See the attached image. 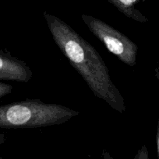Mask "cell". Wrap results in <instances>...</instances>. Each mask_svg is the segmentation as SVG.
I'll return each mask as SVG.
<instances>
[{
	"label": "cell",
	"mask_w": 159,
	"mask_h": 159,
	"mask_svg": "<svg viewBox=\"0 0 159 159\" xmlns=\"http://www.w3.org/2000/svg\"><path fill=\"white\" fill-rule=\"evenodd\" d=\"M148 158H149L148 151L145 145L142 146L141 148L137 152V155L134 156V159H148Z\"/></svg>",
	"instance_id": "7"
},
{
	"label": "cell",
	"mask_w": 159,
	"mask_h": 159,
	"mask_svg": "<svg viewBox=\"0 0 159 159\" xmlns=\"http://www.w3.org/2000/svg\"><path fill=\"white\" fill-rule=\"evenodd\" d=\"M13 87L9 84L0 82V99L12 93Z\"/></svg>",
	"instance_id": "6"
},
{
	"label": "cell",
	"mask_w": 159,
	"mask_h": 159,
	"mask_svg": "<svg viewBox=\"0 0 159 159\" xmlns=\"http://www.w3.org/2000/svg\"><path fill=\"white\" fill-rule=\"evenodd\" d=\"M81 19L89 30L104 43L109 52L128 66H135L138 46L133 41L123 33L93 16L81 14Z\"/></svg>",
	"instance_id": "3"
},
{
	"label": "cell",
	"mask_w": 159,
	"mask_h": 159,
	"mask_svg": "<svg viewBox=\"0 0 159 159\" xmlns=\"http://www.w3.org/2000/svg\"><path fill=\"white\" fill-rule=\"evenodd\" d=\"M5 141H6V136L4 134H0V145L4 144Z\"/></svg>",
	"instance_id": "9"
},
{
	"label": "cell",
	"mask_w": 159,
	"mask_h": 159,
	"mask_svg": "<svg viewBox=\"0 0 159 159\" xmlns=\"http://www.w3.org/2000/svg\"><path fill=\"white\" fill-rule=\"evenodd\" d=\"M107 1L113 5L121 13L128 18L143 23L148 21L147 18H146L136 8V6L138 4L140 0H107Z\"/></svg>",
	"instance_id": "5"
},
{
	"label": "cell",
	"mask_w": 159,
	"mask_h": 159,
	"mask_svg": "<svg viewBox=\"0 0 159 159\" xmlns=\"http://www.w3.org/2000/svg\"><path fill=\"white\" fill-rule=\"evenodd\" d=\"M0 159H2V158H1V157H0Z\"/></svg>",
	"instance_id": "11"
},
{
	"label": "cell",
	"mask_w": 159,
	"mask_h": 159,
	"mask_svg": "<svg viewBox=\"0 0 159 159\" xmlns=\"http://www.w3.org/2000/svg\"><path fill=\"white\" fill-rule=\"evenodd\" d=\"M156 144H157V155H158V158H159V116H158V121H157V133H156Z\"/></svg>",
	"instance_id": "8"
},
{
	"label": "cell",
	"mask_w": 159,
	"mask_h": 159,
	"mask_svg": "<svg viewBox=\"0 0 159 159\" xmlns=\"http://www.w3.org/2000/svg\"><path fill=\"white\" fill-rule=\"evenodd\" d=\"M32 76V71L26 62L0 50V80L28 82Z\"/></svg>",
	"instance_id": "4"
},
{
	"label": "cell",
	"mask_w": 159,
	"mask_h": 159,
	"mask_svg": "<svg viewBox=\"0 0 159 159\" xmlns=\"http://www.w3.org/2000/svg\"><path fill=\"white\" fill-rule=\"evenodd\" d=\"M155 76L157 79L159 80V68H156L155 70Z\"/></svg>",
	"instance_id": "10"
},
{
	"label": "cell",
	"mask_w": 159,
	"mask_h": 159,
	"mask_svg": "<svg viewBox=\"0 0 159 159\" xmlns=\"http://www.w3.org/2000/svg\"><path fill=\"white\" fill-rule=\"evenodd\" d=\"M80 113L57 103L32 99L0 106V128H41L59 125Z\"/></svg>",
	"instance_id": "2"
},
{
	"label": "cell",
	"mask_w": 159,
	"mask_h": 159,
	"mask_svg": "<svg viewBox=\"0 0 159 159\" xmlns=\"http://www.w3.org/2000/svg\"><path fill=\"white\" fill-rule=\"evenodd\" d=\"M55 43L73 68L84 79L98 99L119 113L126 112L123 96L112 81L99 53L70 25L48 12H43Z\"/></svg>",
	"instance_id": "1"
},
{
	"label": "cell",
	"mask_w": 159,
	"mask_h": 159,
	"mask_svg": "<svg viewBox=\"0 0 159 159\" xmlns=\"http://www.w3.org/2000/svg\"><path fill=\"white\" fill-rule=\"evenodd\" d=\"M158 68H159V66H158Z\"/></svg>",
	"instance_id": "12"
}]
</instances>
